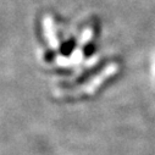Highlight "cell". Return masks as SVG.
Returning a JSON list of instances; mask_svg holds the SVG:
<instances>
[{
    "label": "cell",
    "instance_id": "obj_1",
    "mask_svg": "<svg viewBox=\"0 0 155 155\" xmlns=\"http://www.w3.org/2000/svg\"><path fill=\"white\" fill-rule=\"evenodd\" d=\"M43 29H44V34H45L49 47L51 49H58L59 48V39L56 37V32L54 28V21L50 16H45L43 18Z\"/></svg>",
    "mask_w": 155,
    "mask_h": 155
},
{
    "label": "cell",
    "instance_id": "obj_2",
    "mask_svg": "<svg viewBox=\"0 0 155 155\" xmlns=\"http://www.w3.org/2000/svg\"><path fill=\"white\" fill-rule=\"evenodd\" d=\"M151 77H153V82L155 84V54H154L153 60H151Z\"/></svg>",
    "mask_w": 155,
    "mask_h": 155
}]
</instances>
